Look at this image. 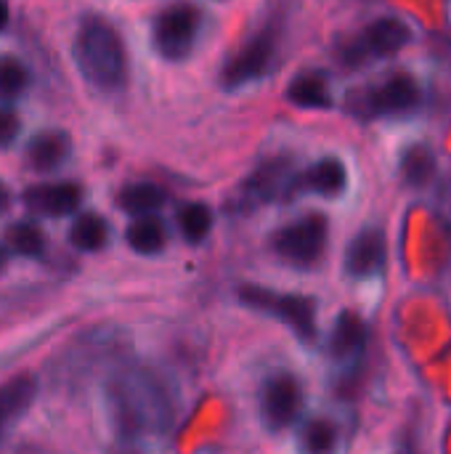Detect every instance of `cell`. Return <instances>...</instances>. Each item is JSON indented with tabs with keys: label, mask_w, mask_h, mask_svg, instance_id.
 Instances as JSON below:
<instances>
[{
	"label": "cell",
	"mask_w": 451,
	"mask_h": 454,
	"mask_svg": "<svg viewBox=\"0 0 451 454\" xmlns=\"http://www.w3.org/2000/svg\"><path fill=\"white\" fill-rule=\"evenodd\" d=\"M72 56L82 80L98 93H120L128 82V53L117 29L101 16H85L74 32Z\"/></svg>",
	"instance_id": "obj_3"
},
{
	"label": "cell",
	"mask_w": 451,
	"mask_h": 454,
	"mask_svg": "<svg viewBox=\"0 0 451 454\" xmlns=\"http://www.w3.org/2000/svg\"><path fill=\"white\" fill-rule=\"evenodd\" d=\"M106 402L114 431L122 442L167 436L181 412V399L173 378L141 362H120L106 375Z\"/></svg>",
	"instance_id": "obj_1"
},
{
	"label": "cell",
	"mask_w": 451,
	"mask_h": 454,
	"mask_svg": "<svg viewBox=\"0 0 451 454\" xmlns=\"http://www.w3.org/2000/svg\"><path fill=\"white\" fill-rule=\"evenodd\" d=\"M287 98L300 109H330L332 106V93H330L327 77L319 72L298 74L287 88Z\"/></svg>",
	"instance_id": "obj_18"
},
{
	"label": "cell",
	"mask_w": 451,
	"mask_h": 454,
	"mask_svg": "<svg viewBox=\"0 0 451 454\" xmlns=\"http://www.w3.org/2000/svg\"><path fill=\"white\" fill-rule=\"evenodd\" d=\"M420 101V85L412 74H391L380 85L364 90L351 101V109H356L364 117H393L407 114Z\"/></svg>",
	"instance_id": "obj_9"
},
{
	"label": "cell",
	"mask_w": 451,
	"mask_h": 454,
	"mask_svg": "<svg viewBox=\"0 0 451 454\" xmlns=\"http://www.w3.org/2000/svg\"><path fill=\"white\" fill-rule=\"evenodd\" d=\"M69 136L64 130H40L29 144H27V165L35 173H53L58 170L66 157H69Z\"/></svg>",
	"instance_id": "obj_14"
},
{
	"label": "cell",
	"mask_w": 451,
	"mask_h": 454,
	"mask_svg": "<svg viewBox=\"0 0 451 454\" xmlns=\"http://www.w3.org/2000/svg\"><path fill=\"white\" fill-rule=\"evenodd\" d=\"M16 454H48L45 450H40V447H21Z\"/></svg>",
	"instance_id": "obj_31"
},
{
	"label": "cell",
	"mask_w": 451,
	"mask_h": 454,
	"mask_svg": "<svg viewBox=\"0 0 451 454\" xmlns=\"http://www.w3.org/2000/svg\"><path fill=\"white\" fill-rule=\"evenodd\" d=\"M436 207H439V218L444 221V226H449L451 229V176H447V178L441 181Z\"/></svg>",
	"instance_id": "obj_28"
},
{
	"label": "cell",
	"mask_w": 451,
	"mask_h": 454,
	"mask_svg": "<svg viewBox=\"0 0 451 454\" xmlns=\"http://www.w3.org/2000/svg\"><path fill=\"white\" fill-rule=\"evenodd\" d=\"M35 396L37 380L32 375H19L0 386V434L35 402Z\"/></svg>",
	"instance_id": "obj_17"
},
{
	"label": "cell",
	"mask_w": 451,
	"mask_h": 454,
	"mask_svg": "<svg viewBox=\"0 0 451 454\" xmlns=\"http://www.w3.org/2000/svg\"><path fill=\"white\" fill-rule=\"evenodd\" d=\"M8 205H11V192H8V186H5V184H0V213H3Z\"/></svg>",
	"instance_id": "obj_29"
},
{
	"label": "cell",
	"mask_w": 451,
	"mask_h": 454,
	"mask_svg": "<svg viewBox=\"0 0 451 454\" xmlns=\"http://www.w3.org/2000/svg\"><path fill=\"white\" fill-rule=\"evenodd\" d=\"M19 128H21V122H19L16 112L8 106H0V149H5L16 141Z\"/></svg>",
	"instance_id": "obj_27"
},
{
	"label": "cell",
	"mask_w": 451,
	"mask_h": 454,
	"mask_svg": "<svg viewBox=\"0 0 451 454\" xmlns=\"http://www.w3.org/2000/svg\"><path fill=\"white\" fill-rule=\"evenodd\" d=\"M117 205L128 215H154L165 205V192L152 181H133L117 194Z\"/></svg>",
	"instance_id": "obj_19"
},
{
	"label": "cell",
	"mask_w": 451,
	"mask_h": 454,
	"mask_svg": "<svg viewBox=\"0 0 451 454\" xmlns=\"http://www.w3.org/2000/svg\"><path fill=\"white\" fill-rule=\"evenodd\" d=\"M303 407V388L295 375L274 372L260 386V418L271 431L290 428Z\"/></svg>",
	"instance_id": "obj_10"
},
{
	"label": "cell",
	"mask_w": 451,
	"mask_h": 454,
	"mask_svg": "<svg viewBox=\"0 0 451 454\" xmlns=\"http://www.w3.org/2000/svg\"><path fill=\"white\" fill-rule=\"evenodd\" d=\"M367 348V325L362 322L359 314L343 311L332 327L330 335V354L338 362H354L364 354Z\"/></svg>",
	"instance_id": "obj_16"
},
{
	"label": "cell",
	"mask_w": 451,
	"mask_h": 454,
	"mask_svg": "<svg viewBox=\"0 0 451 454\" xmlns=\"http://www.w3.org/2000/svg\"><path fill=\"white\" fill-rule=\"evenodd\" d=\"M346 184H348L346 165L335 157H324L311 168H306L303 173H298V192H311L319 197H338L343 194Z\"/></svg>",
	"instance_id": "obj_15"
},
{
	"label": "cell",
	"mask_w": 451,
	"mask_h": 454,
	"mask_svg": "<svg viewBox=\"0 0 451 454\" xmlns=\"http://www.w3.org/2000/svg\"><path fill=\"white\" fill-rule=\"evenodd\" d=\"M401 176L409 186H425L436 176V157L428 146H409L401 157Z\"/></svg>",
	"instance_id": "obj_24"
},
{
	"label": "cell",
	"mask_w": 451,
	"mask_h": 454,
	"mask_svg": "<svg viewBox=\"0 0 451 454\" xmlns=\"http://www.w3.org/2000/svg\"><path fill=\"white\" fill-rule=\"evenodd\" d=\"M175 223H178L181 237L189 245H199L202 239H207V234L213 229V213L205 202H186L178 207Z\"/></svg>",
	"instance_id": "obj_22"
},
{
	"label": "cell",
	"mask_w": 451,
	"mask_h": 454,
	"mask_svg": "<svg viewBox=\"0 0 451 454\" xmlns=\"http://www.w3.org/2000/svg\"><path fill=\"white\" fill-rule=\"evenodd\" d=\"M8 27V3L5 0H0V32Z\"/></svg>",
	"instance_id": "obj_30"
},
{
	"label": "cell",
	"mask_w": 451,
	"mask_h": 454,
	"mask_svg": "<svg viewBox=\"0 0 451 454\" xmlns=\"http://www.w3.org/2000/svg\"><path fill=\"white\" fill-rule=\"evenodd\" d=\"M128 359V338L112 327H96L64 346L48 367L51 383L58 391H80L98 375H109Z\"/></svg>",
	"instance_id": "obj_2"
},
{
	"label": "cell",
	"mask_w": 451,
	"mask_h": 454,
	"mask_svg": "<svg viewBox=\"0 0 451 454\" xmlns=\"http://www.w3.org/2000/svg\"><path fill=\"white\" fill-rule=\"evenodd\" d=\"M109 239V223L98 213H82L69 229V242L80 253H98Z\"/></svg>",
	"instance_id": "obj_21"
},
{
	"label": "cell",
	"mask_w": 451,
	"mask_h": 454,
	"mask_svg": "<svg viewBox=\"0 0 451 454\" xmlns=\"http://www.w3.org/2000/svg\"><path fill=\"white\" fill-rule=\"evenodd\" d=\"M125 239L130 245V250H136L138 255H157L165 242H167V231H165V223L154 215H138L128 231H125Z\"/></svg>",
	"instance_id": "obj_20"
},
{
	"label": "cell",
	"mask_w": 451,
	"mask_h": 454,
	"mask_svg": "<svg viewBox=\"0 0 451 454\" xmlns=\"http://www.w3.org/2000/svg\"><path fill=\"white\" fill-rule=\"evenodd\" d=\"M237 295L245 306L284 322L300 340L311 343L316 338V303L311 298L274 293V290H266L258 285H245V287H239Z\"/></svg>",
	"instance_id": "obj_5"
},
{
	"label": "cell",
	"mask_w": 451,
	"mask_h": 454,
	"mask_svg": "<svg viewBox=\"0 0 451 454\" xmlns=\"http://www.w3.org/2000/svg\"><path fill=\"white\" fill-rule=\"evenodd\" d=\"M82 202V186L72 181H56V184H37L24 192V205L35 215L45 218H64L77 213Z\"/></svg>",
	"instance_id": "obj_12"
},
{
	"label": "cell",
	"mask_w": 451,
	"mask_h": 454,
	"mask_svg": "<svg viewBox=\"0 0 451 454\" xmlns=\"http://www.w3.org/2000/svg\"><path fill=\"white\" fill-rule=\"evenodd\" d=\"M338 442H340L338 428L330 420L316 418V420H308L303 426L300 439H298V450H300V454H335L338 452Z\"/></svg>",
	"instance_id": "obj_23"
},
{
	"label": "cell",
	"mask_w": 451,
	"mask_h": 454,
	"mask_svg": "<svg viewBox=\"0 0 451 454\" xmlns=\"http://www.w3.org/2000/svg\"><path fill=\"white\" fill-rule=\"evenodd\" d=\"M29 85V69L24 67L21 59L3 53L0 56V101H13L19 98Z\"/></svg>",
	"instance_id": "obj_26"
},
{
	"label": "cell",
	"mask_w": 451,
	"mask_h": 454,
	"mask_svg": "<svg viewBox=\"0 0 451 454\" xmlns=\"http://www.w3.org/2000/svg\"><path fill=\"white\" fill-rule=\"evenodd\" d=\"M197 35H199V11L186 0H178L154 16L152 48L165 61H183L197 45Z\"/></svg>",
	"instance_id": "obj_6"
},
{
	"label": "cell",
	"mask_w": 451,
	"mask_h": 454,
	"mask_svg": "<svg viewBox=\"0 0 451 454\" xmlns=\"http://www.w3.org/2000/svg\"><path fill=\"white\" fill-rule=\"evenodd\" d=\"M276 48H279V37L274 32V27L260 29L258 35H253L221 69V88L223 90H239L260 77H266L274 67L276 59Z\"/></svg>",
	"instance_id": "obj_7"
},
{
	"label": "cell",
	"mask_w": 451,
	"mask_h": 454,
	"mask_svg": "<svg viewBox=\"0 0 451 454\" xmlns=\"http://www.w3.org/2000/svg\"><path fill=\"white\" fill-rule=\"evenodd\" d=\"M388 261V242L380 229H362L346 250V274L354 279H369L383 271Z\"/></svg>",
	"instance_id": "obj_13"
},
{
	"label": "cell",
	"mask_w": 451,
	"mask_h": 454,
	"mask_svg": "<svg viewBox=\"0 0 451 454\" xmlns=\"http://www.w3.org/2000/svg\"><path fill=\"white\" fill-rule=\"evenodd\" d=\"M330 239V223L322 213H308L274 234V253L279 261L295 269H311L322 261Z\"/></svg>",
	"instance_id": "obj_4"
},
{
	"label": "cell",
	"mask_w": 451,
	"mask_h": 454,
	"mask_svg": "<svg viewBox=\"0 0 451 454\" xmlns=\"http://www.w3.org/2000/svg\"><path fill=\"white\" fill-rule=\"evenodd\" d=\"M5 245L11 253L24 255V258H40L45 253V234L40 231V226L29 223V221H19L8 229L5 234Z\"/></svg>",
	"instance_id": "obj_25"
},
{
	"label": "cell",
	"mask_w": 451,
	"mask_h": 454,
	"mask_svg": "<svg viewBox=\"0 0 451 454\" xmlns=\"http://www.w3.org/2000/svg\"><path fill=\"white\" fill-rule=\"evenodd\" d=\"M245 194L253 202L290 200L292 194H298V170L287 157L268 160L250 176V181L245 184Z\"/></svg>",
	"instance_id": "obj_11"
},
{
	"label": "cell",
	"mask_w": 451,
	"mask_h": 454,
	"mask_svg": "<svg viewBox=\"0 0 451 454\" xmlns=\"http://www.w3.org/2000/svg\"><path fill=\"white\" fill-rule=\"evenodd\" d=\"M409 37H412V29L401 19L385 16V19L372 21L351 43H346L340 51V59L346 67H362L369 59H385V56L399 53L409 43Z\"/></svg>",
	"instance_id": "obj_8"
},
{
	"label": "cell",
	"mask_w": 451,
	"mask_h": 454,
	"mask_svg": "<svg viewBox=\"0 0 451 454\" xmlns=\"http://www.w3.org/2000/svg\"><path fill=\"white\" fill-rule=\"evenodd\" d=\"M3 266H5V253L0 250V271H3Z\"/></svg>",
	"instance_id": "obj_32"
}]
</instances>
